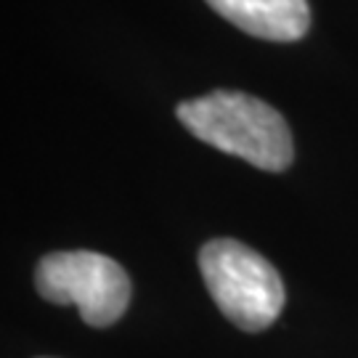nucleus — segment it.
<instances>
[{
    "instance_id": "f257e3e1",
    "label": "nucleus",
    "mask_w": 358,
    "mask_h": 358,
    "mask_svg": "<svg viewBox=\"0 0 358 358\" xmlns=\"http://www.w3.org/2000/svg\"><path fill=\"white\" fill-rule=\"evenodd\" d=\"M178 120L192 136L250 165L282 173L292 165L289 125L271 103L239 90H213L178 106Z\"/></svg>"
},
{
    "instance_id": "f03ea898",
    "label": "nucleus",
    "mask_w": 358,
    "mask_h": 358,
    "mask_svg": "<svg viewBox=\"0 0 358 358\" xmlns=\"http://www.w3.org/2000/svg\"><path fill=\"white\" fill-rule=\"evenodd\" d=\"M199 271L217 310L244 332H260L279 319L284 284L279 271L236 239H210L199 250Z\"/></svg>"
},
{
    "instance_id": "7ed1b4c3",
    "label": "nucleus",
    "mask_w": 358,
    "mask_h": 358,
    "mask_svg": "<svg viewBox=\"0 0 358 358\" xmlns=\"http://www.w3.org/2000/svg\"><path fill=\"white\" fill-rule=\"evenodd\" d=\"M35 287L48 303L77 306L88 327L115 324L130 303L125 268L112 257L88 250L45 255L35 271Z\"/></svg>"
},
{
    "instance_id": "20e7f679",
    "label": "nucleus",
    "mask_w": 358,
    "mask_h": 358,
    "mask_svg": "<svg viewBox=\"0 0 358 358\" xmlns=\"http://www.w3.org/2000/svg\"><path fill=\"white\" fill-rule=\"evenodd\" d=\"M234 27L273 43H292L308 32V0H207Z\"/></svg>"
}]
</instances>
